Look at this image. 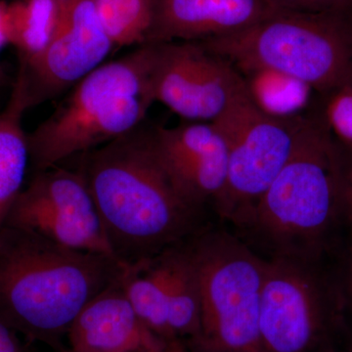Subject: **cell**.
I'll list each match as a JSON object with an SVG mask.
<instances>
[{"instance_id":"2","label":"cell","mask_w":352,"mask_h":352,"mask_svg":"<svg viewBox=\"0 0 352 352\" xmlns=\"http://www.w3.org/2000/svg\"><path fill=\"white\" fill-rule=\"evenodd\" d=\"M122 268L111 256L6 224L0 228V320L31 342L69 352L63 340L76 315L119 279Z\"/></svg>"},{"instance_id":"9","label":"cell","mask_w":352,"mask_h":352,"mask_svg":"<svg viewBox=\"0 0 352 352\" xmlns=\"http://www.w3.org/2000/svg\"><path fill=\"white\" fill-rule=\"evenodd\" d=\"M6 224L32 231L69 249L118 259L80 170L56 166L38 171L21 192Z\"/></svg>"},{"instance_id":"26","label":"cell","mask_w":352,"mask_h":352,"mask_svg":"<svg viewBox=\"0 0 352 352\" xmlns=\"http://www.w3.org/2000/svg\"><path fill=\"white\" fill-rule=\"evenodd\" d=\"M2 9H3V1H0V52L4 46L7 44L6 34H4L3 20H2ZM6 80V74H4L3 67H2L1 61H0V87L3 85Z\"/></svg>"},{"instance_id":"10","label":"cell","mask_w":352,"mask_h":352,"mask_svg":"<svg viewBox=\"0 0 352 352\" xmlns=\"http://www.w3.org/2000/svg\"><path fill=\"white\" fill-rule=\"evenodd\" d=\"M156 44L155 102L176 115L214 122L247 90L239 69L199 41Z\"/></svg>"},{"instance_id":"18","label":"cell","mask_w":352,"mask_h":352,"mask_svg":"<svg viewBox=\"0 0 352 352\" xmlns=\"http://www.w3.org/2000/svg\"><path fill=\"white\" fill-rule=\"evenodd\" d=\"M245 75L252 100L271 117H298V113L307 107L312 90L307 83L270 69H256Z\"/></svg>"},{"instance_id":"11","label":"cell","mask_w":352,"mask_h":352,"mask_svg":"<svg viewBox=\"0 0 352 352\" xmlns=\"http://www.w3.org/2000/svg\"><path fill=\"white\" fill-rule=\"evenodd\" d=\"M113 48L94 0H60L57 25L45 47L31 57L19 56L32 107L68 92Z\"/></svg>"},{"instance_id":"22","label":"cell","mask_w":352,"mask_h":352,"mask_svg":"<svg viewBox=\"0 0 352 352\" xmlns=\"http://www.w3.org/2000/svg\"><path fill=\"white\" fill-rule=\"evenodd\" d=\"M337 270L344 322L347 331L352 332V238L338 254Z\"/></svg>"},{"instance_id":"21","label":"cell","mask_w":352,"mask_h":352,"mask_svg":"<svg viewBox=\"0 0 352 352\" xmlns=\"http://www.w3.org/2000/svg\"><path fill=\"white\" fill-rule=\"evenodd\" d=\"M279 10L300 13H338L352 15V0H265Z\"/></svg>"},{"instance_id":"6","label":"cell","mask_w":352,"mask_h":352,"mask_svg":"<svg viewBox=\"0 0 352 352\" xmlns=\"http://www.w3.org/2000/svg\"><path fill=\"white\" fill-rule=\"evenodd\" d=\"M200 289L195 352H263L259 331L266 258L237 234L198 231L188 240Z\"/></svg>"},{"instance_id":"16","label":"cell","mask_w":352,"mask_h":352,"mask_svg":"<svg viewBox=\"0 0 352 352\" xmlns=\"http://www.w3.org/2000/svg\"><path fill=\"white\" fill-rule=\"evenodd\" d=\"M31 108L24 69L19 65L10 97L0 112V228L22 192L31 161L28 134L23 127L25 113Z\"/></svg>"},{"instance_id":"27","label":"cell","mask_w":352,"mask_h":352,"mask_svg":"<svg viewBox=\"0 0 352 352\" xmlns=\"http://www.w3.org/2000/svg\"><path fill=\"white\" fill-rule=\"evenodd\" d=\"M148 352H195L193 349H190L186 344L182 342H168V344H164L163 347L159 349H155V351Z\"/></svg>"},{"instance_id":"1","label":"cell","mask_w":352,"mask_h":352,"mask_svg":"<svg viewBox=\"0 0 352 352\" xmlns=\"http://www.w3.org/2000/svg\"><path fill=\"white\" fill-rule=\"evenodd\" d=\"M85 176L116 256L138 263L193 237L201 208L182 191L141 124L82 154Z\"/></svg>"},{"instance_id":"12","label":"cell","mask_w":352,"mask_h":352,"mask_svg":"<svg viewBox=\"0 0 352 352\" xmlns=\"http://www.w3.org/2000/svg\"><path fill=\"white\" fill-rule=\"evenodd\" d=\"M160 155L176 184L199 208L214 206L226 188L228 148L214 122L155 127Z\"/></svg>"},{"instance_id":"20","label":"cell","mask_w":352,"mask_h":352,"mask_svg":"<svg viewBox=\"0 0 352 352\" xmlns=\"http://www.w3.org/2000/svg\"><path fill=\"white\" fill-rule=\"evenodd\" d=\"M325 116L340 143L352 147V85L331 94Z\"/></svg>"},{"instance_id":"17","label":"cell","mask_w":352,"mask_h":352,"mask_svg":"<svg viewBox=\"0 0 352 352\" xmlns=\"http://www.w3.org/2000/svg\"><path fill=\"white\" fill-rule=\"evenodd\" d=\"M60 0H14L3 2L2 20L7 44L21 57L38 54L56 28Z\"/></svg>"},{"instance_id":"7","label":"cell","mask_w":352,"mask_h":352,"mask_svg":"<svg viewBox=\"0 0 352 352\" xmlns=\"http://www.w3.org/2000/svg\"><path fill=\"white\" fill-rule=\"evenodd\" d=\"M266 258L259 331L263 352H335L346 332L331 258Z\"/></svg>"},{"instance_id":"23","label":"cell","mask_w":352,"mask_h":352,"mask_svg":"<svg viewBox=\"0 0 352 352\" xmlns=\"http://www.w3.org/2000/svg\"><path fill=\"white\" fill-rule=\"evenodd\" d=\"M0 352H23L18 333L0 320Z\"/></svg>"},{"instance_id":"14","label":"cell","mask_w":352,"mask_h":352,"mask_svg":"<svg viewBox=\"0 0 352 352\" xmlns=\"http://www.w3.org/2000/svg\"><path fill=\"white\" fill-rule=\"evenodd\" d=\"M67 339L69 352H148L166 344L139 319L120 277L82 307Z\"/></svg>"},{"instance_id":"8","label":"cell","mask_w":352,"mask_h":352,"mask_svg":"<svg viewBox=\"0 0 352 352\" xmlns=\"http://www.w3.org/2000/svg\"><path fill=\"white\" fill-rule=\"evenodd\" d=\"M228 148L226 188L214 204L238 228L300 147L309 120L280 119L259 110L245 90L214 120Z\"/></svg>"},{"instance_id":"28","label":"cell","mask_w":352,"mask_h":352,"mask_svg":"<svg viewBox=\"0 0 352 352\" xmlns=\"http://www.w3.org/2000/svg\"><path fill=\"white\" fill-rule=\"evenodd\" d=\"M335 352H352V347H351V349H340V351H337Z\"/></svg>"},{"instance_id":"13","label":"cell","mask_w":352,"mask_h":352,"mask_svg":"<svg viewBox=\"0 0 352 352\" xmlns=\"http://www.w3.org/2000/svg\"><path fill=\"white\" fill-rule=\"evenodd\" d=\"M271 9L265 0H153L147 44L228 36L263 19Z\"/></svg>"},{"instance_id":"4","label":"cell","mask_w":352,"mask_h":352,"mask_svg":"<svg viewBox=\"0 0 352 352\" xmlns=\"http://www.w3.org/2000/svg\"><path fill=\"white\" fill-rule=\"evenodd\" d=\"M156 60L157 44H144L100 65L74 85L50 117L28 134L34 168H53L141 126L155 102Z\"/></svg>"},{"instance_id":"24","label":"cell","mask_w":352,"mask_h":352,"mask_svg":"<svg viewBox=\"0 0 352 352\" xmlns=\"http://www.w3.org/2000/svg\"><path fill=\"white\" fill-rule=\"evenodd\" d=\"M340 148L342 188L352 189V147L340 143Z\"/></svg>"},{"instance_id":"25","label":"cell","mask_w":352,"mask_h":352,"mask_svg":"<svg viewBox=\"0 0 352 352\" xmlns=\"http://www.w3.org/2000/svg\"><path fill=\"white\" fill-rule=\"evenodd\" d=\"M342 201L344 228L349 231L352 238V189L342 188Z\"/></svg>"},{"instance_id":"15","label":"cell","mask_w":352,"mask_h":352,"mask_svg":"<svg viewBox=\"0 0 352 352\" xmlns=\"http://www.w3.org/2000/svg\"><path fill=\"white\" fill-rule=\"evenodd\" d=\"M188 240L155 254L168 305L171 342L187 346L198 337L201 310L198 275Z\"/></svg>"},{"instance_id":"3","label":"cell","mask_w":352,"mask_h":352,"mask_svg":"<svg viewBox=\"0 0 352 352\" xmlns=\"http://www.w3.org/2000/svg\"><path fill=\"white\" fill-rule=\"evenodd\" d=\"M342 184L339 141L326 120H309L300 147L238 232L263 258H325L340 251Z\"/></svg>"},{"instance_id":"5","label":"cell","mask_w":352,"mask_h":352,"mask_svg":"<svg viewBox=\"0 0 352 352\" xmlns=\"http://www.w3.org/2000/svg\"><path fill=\"white\" fill-rule=\"evenodd\" d=\"M199 43L241 74L279 72L330 95L352 85V15L347 14L272 8L242 31Z\"/></svg>"},{"instance_id":"19","label":"cell","mask_w":352,"mask_h":352,"mask_svg":"<svg viewBox=\"0 0 352 352\" xmlns=\"http://www.w3.org/2000/svg\"><path fill=\"white\" fill-rule=\"evenodd\" d=\"M97 15L113 47L147 44L153 0H94Z\"/></svg>"}]
</instances>
